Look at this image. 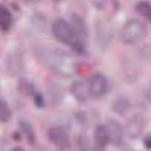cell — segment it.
I'll use <instances>...</instances> for the list:
<instances>
[{
    "label": "cell",
    "instance_id": "1",
    "mask_svg": "<svg viewBox=\"0 0 151 151\" xmlns=\"http://www.w3.org/2000/svg\"><path fill=\"white\" fill-rule=\"evenodd\" d=\"M41 63L58 75L70 77L75 71V63L71 55L60 49L41 48L36 52Z\"/></svg>",
    "mask_w": 151,
    "mask_h": 151
},
{
    "label": "cell",
    "instance_id": "2",
    "mask_svg": "<svg viewBox=\"0 0 151 151\" xmlns=\"http://www.w3.org/2000/svg\"><path fill=\"white\" fill-rule=\"evenodd\" d=\"M52 35L62 44L70 47L80 55L86 54V48L83 38L77 33L70 23L62 18H56L51 25Z\"/></svg>",
    "mask_w": 151,
    "mask_h": 151
},
{
    "label": "cell",
    "instance_id": "3",
    "mask_svg": "<svg viewBox=\"0 0 151 151\" xmlns=\"http://www.w3.org/2000/svg\"><path fill=\"white\" fill-rule=\"evenodd\" d=\"M147 34V26L137 19H130L119 32V39L126 45H134L144 39Z\"/></svg>",
    "mask_w": 151,
    "mask_h": 151
},
{
    "label": "cell",
    "instance_id": "4",
    "mask_svg": "<svg viewBox=\"0 0 151 151\" xmlns=\"http://www.w3.org/2000/svg\"><path fill=\"white\" fill-rule=\"evenodd\" d=\"M49 141L60 151H64L70 147V137L67 131L61 126H53L47 131Z\"/></svg>",
    "mask_w": 151,
    "mask_h": 151
},
{
    "label": "cell",
    "instance_id": "5",
    "mask_svg": "<svg viewBox=\"0 0 151 151\" xmlns=\"http://www.w3.org/2000/svg\"><path fill=\"white\" fill-rule=\"evenodd\" d=\"M90 94L94 97H102L109 90V83L107 78L101 72H95L91 76L88 82Z\"/></svg>",
    "mask_w": 151,
    "mask_h": 151
},
{
    "label": "cell",
    "instance_id": "6",
    "mask_svg": "<svg viewBox=\"0 0 151 151\" xmlns=\"http://www.w3.org/2000/svg\"><path fill=\"white\" fill-rule=\"evenodd\" d=\"M24 57L22 52L13 50L5 58V71L10 77H16L23 69Z\"/></svg>",
    "mask_w": 151,
    "mask_h": 151
},
{
    "label": "cell",
    "instance_id": "7",
    "mask_svg": "<svg viewBox=\"0 0 151 151\" xmlns=\"http://www.w3.org/2000/svg\"><path fill=\"white\" fill-rule=\"evenodd\" d=\"M145 125L144 118L139 114H134L128 119L125 125L127 137L132 140L138 139L144 131Z\"/></svg>",
    "mask_w": 151,
    "mask_h": 151
},
{
    "label": "cell",
    "instance_id": "8",
    "mask_svg": "<svg viewBox=\"0 0 151 151\" xmlns=\"http://www.w3.org/2000/svg\"><path fill=\"white\" fill-rule=\"evenodd\" d=\"M113 30L104 22H97L96 25V40L100 48L106 50L113 38Z\"/></svg>",
    "mask_w": 151,
    "mask_h": 151
},
{
    "label": "cell",
    "instance_id": "9",
    "mask_svg": "<svg viewBox=\"0 0 151 151\" xmlns=\"http://www.w3.org/2000/svg\"><path fill=\"white\" fill-rule=\"evenodd\" d=\"M106 127L110 136L111 143L115 146H120L122 144L124 137V129L119 121L110 119L106 124Z\"/></svg>",
    "mask_w": 151,
    "mask_h": 151
},
{
    "label": "cell",
    "instance_id": "10",
    "mask_svg": "<svg viewBox=\"0 0 151 151\" xmlns=\"http://www.w3.org/2000/svg\"><path fill=\"white\" fill-rule=\"evenodd\" d=\"M70 92L72 97L80 103L87 102L90 94L88 86L82 81H74L70 85Z\"/></svg>",
    "mask_w": 151,
    "mask_h": 151
},
{
    "label": "cell",
    "instance_id": "11",
    "mask_svg": "<svg viewBox=\"0 0 151 151\" xmlns=\"http://www.w3.org/2000/svg\"><path fill=\"white\" fill-rule=\"evenodd\" d=\"M111 109L114 113L118 116H125L131 109V101L125 96H118L112 102Z\"/></svg>",
    "mask_w": 151,
    "mask_h": 151
},
{
    "label": "cell",
    "instance_id": "12",
    "mask_svg": "<svg viewBox=\"0 0 151 151\" xmlns=\"http://www.w3.org/2000/svg\"><path fill=\"white\" fill-rule=\"evenodd\" d=\"M71 26L82 38L88 36V31L83 18L78 13H72L69 20Z\"/></svg>",
    "mask_w": 151,
    "mask_h": 151
},
{
    "label": "cell",
    "instance_id": "13",
    "mask_svg": "<svg viewBox=\"0 0 151 151\" xmlns=\"http://www.w3.org/2000/svg\"><path fill=\"white\" fill-rule=\"evenodd\" d=\"M94 139L97 145L105 147L111 143L110 136L106 125H98L94 131Z\"/></svg>",
    "mask_w": 151,
    "mask_h": 151
},
{
    "label": "cell",
    "instance_id": "14",
    "mask_svg": "<svg viewBox=\"0 0 151 151\" xmlns=\"http://www.w3.org/2000/svg\"><path fill=\"white\" fill-rule=\"evenodd\" d=\"M13 26V16L11 12L4 4L0 6V28L1 32H7Z\"/></svg>",
    "mask_w": 151,
    "mask_h": 151
},
{
    "label": "cell",
    "instance_id": "15",
    "mask_svg": "<svg viewBox=\"0 0 151 151\" xmlns=\"http://www.w3.org/2000/svg\"><path fill=\"white\" fill-rule=\"evenodd\" d=\"M19 127L22 134L24 135L27 142L29 145H33L35 143L36 138H35V131L32 125L27 121L22 120L19 122Z\"/></svg>",
    "mask_w": 151,
    "mask_h": 151
},
{
    "label": "cell",
    "instance_id": "16",
    "mask_svg": "<svg viewBox=\"0 0 151 151\" xmlns=\"http://www.w3.org/2000/svg\"><path fill=\"white\" fill-rule=\"evenodd\" d=\"M17 89L24 97H31L36 94L35 87L31 81L26 78H21L17 84Z\"/></svg>",
    "mask_w": 151,
    "mask_h": 151
},
{
    "label": "cell",
    "instance_id": "17",
    "mask_svg": "<svg viewBox=\"0 0 151 151\" xmlns=\"http://www.w3.org/2000/svg\"><path fill=\"white\" fill-rule=\"evenodd\" d=\"M135 9L140 16L151 22V4L149 1L145 0L138 1L136 4Z\"/></svg>",
    "mask_w": 151,
    "mask_h": 151
},
{
    "label": "cell",
    "instance_id": "18",
    "mask_svg": "<svg viewBox=\"0 0 151 151\" xmlns=\"http://www.w3.org/2000/svg\"><path fill=\"white\" fill-rule=\"evenodd\" d=\"M12 112L7 102L1 99L0 103V120L2 123H7L11 119Z\"/></svg>",
    "mask_w": 151,
    "mask_h": 151
},
{
    "label": "cell",
    "instance_id": "19",
    "mask_svg": "<svg viewBox=\"0 0 151 151\" xmlns=\"http://www.w3.org/2000/svg\"><path fill=\"white\" fill-rule=\"evenodd\" d=\"M34 97V104L35 106H36L38 109H43V108L45 106V98H44V95L41 93H38L37 92L35 95L33 96Z\"/></svg>",
    "mask_w": 151,
    "mask_h": 151
},
{
    "label": "cell",
    "instance_id": "20",
    "mask_svg": "<svg viewBox=\"0 0 151 151\" xmlns=\"http://www.w3.org/2000/svg\"><path fill=\"white\" fill-rule=\"evenodd\" d=\"M32 22L35 27H38L41 28L45 24V19L40 13L39 14L38 13H35L32 17Z\"/></svg>",
    "mask_w": 151,
    "mask_h": 151
},
{
    "label": "cell",
    "instance_id": "21",
    "mask_svg": "<svg viewBox=\"0 0 151 151\" xmlns=\"http://www.w3.org/2000/svg\"><path fill=\"white\" fill-rule=\"evenodd\" d=\"M108 0H92V4L97 10H103L105 8Z\"/></svg>",
    "mask_w": 151,
    "mask_h": 151
},
{
    "label": "cell",
    "instance_id": "22",
    "mask_svg": "<svg viewBox=\"0 0 151 151\" xmlns=\"http://www.w3.org/2000/svg\"><path fill=\"white\" fill-rule=\"evenodd\" d=\"M142 143L147 150H151V133L145 136L142 139Z\"/></svg>",
    "mask_w": 151,
    "mask_h": 151
},
{
    "label": "cell",
    "instance_id": "23",
    "mask_svg": "<svg viewBox=\"0 0 151 151\" xmlns=\"http://www.w3.org/2000/svg\"><path fill=\"white\" fill-rule=\"evenodd\" d=\"M12 138L14 141L16 142H20L22 140V133L19 132V131H15L13 134H12Z\"/></svg>",
    "mask_w": 151,
    "mask_h": 151
},
{
    "label": "cell",
    "instance_id": "24",
    "mask_svg": "<svg viewBox=\"0 0 151 151\" xmlns=\"http://www.w3.org/2000/svg\"><path fill=\"white\" fill-rule=\"evenodd\" d=\"M20 2L23 3L24 4H27V5H30V4H35L38 3L40 0H18Z\"/></svg>",
    "mask_w": 151,
    "mask_h": 151
},
{
    "label": "cell",
    "instance_id": "25",
    "mask_svg": "<svg viewBox=\"0 0 151 151\" xmlns=\"http://www.w3.org/2000/svg\"><path fill=\"white\" fill-rule=\"evenodd\" d=\"M145 97L146 99H147V101L151 104V88L147 90V91L145 94Z\"/></svg>",
    "mask_w": 151,
    "mask_h": 151
},
{
    "label": "cell",
    "instance_id": "26",
    "mask_svg": "<svg viewBox=\"0 0 151 151\" xmlns=\"http://www.w3.org/2000/svg\"><path fill=\"white\" fill-rule=\"evenodd\" d=\"M90 151H106V150H105L104 147L97 145L95 146V147H93V148H91V150Z\"/></svg>",
    "mask_w": 151,
    "mask_h": 151
},
{
    "label": "cell",
    "instance_id": "27",
    "mask_svg": "<svg viewBox=\"0 0 151 151\" xmlns=\"http://www.w3.org/2000/svg\"><path fill=\"white\" fill-rule=\"evenodd\" d=\"M10 151H26L24 150V149L23 148V147H19V146H18V147H13V149H12Z\"/></svg>",
    "mask_w": 151,
    "mask_h": 151
},
{
    "label": "cell",
    "instance_id": "28",
    "mask_svg": "<svg viewBox=\"0 0 151 151\" xmlns=\"http://www.w3.org/2000/svg\"><path fill=\"white\" fill-rule=\"evenodd\" d=\"M53 1H59V0H53Z\"/></svg>",
    "mask_w": 151,
    "mask_h": 151
},
{
    "label": "cell",
    "instance_id": "29",
    "mask_svg": "<svg viewBox=\"0 0 151 151\" xmlns=\"http://www.w3.org/2000/svg\"><path fill=\"white\" fill-rule=\"evenodd\" d=\"M82 151H85V150H82Z\"/></svg>",
    "mask_w": 151,
    "mask_h": 151
}]
</instances>
